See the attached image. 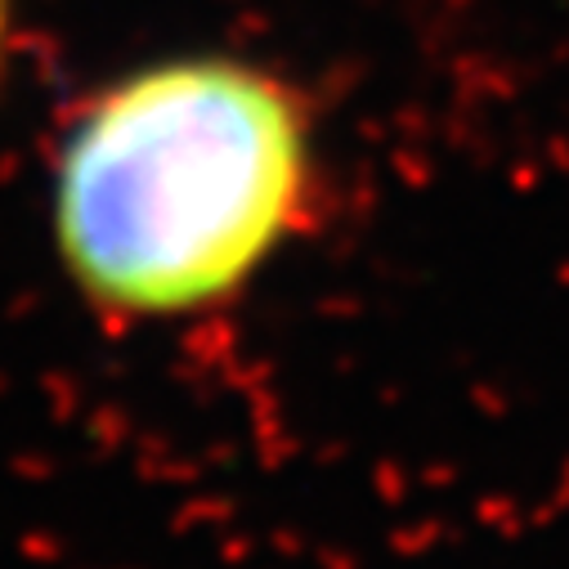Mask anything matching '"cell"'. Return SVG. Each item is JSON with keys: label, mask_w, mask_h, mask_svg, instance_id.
<instances>
[{"label": "cell", "mask_w": 569, "mask_h": 569, "mask_svg": "<svg viewBox=\"0 0 569 569\" xmlns=\"http://www.w3.org/2000/svg\"><path fill=\"white\" fill-rule=\"evenodd\" d=\"M315 121L292 81L233 54L144 63L94 90L54 162V247L103 319L216 310L310 229Z\"/></svg>", "instance_id": "1"}, {"label": "cell", "mask_w": 569, "mask_h": 569, "mask_svg": "<svg viewBox=\"0 0 569 569\" xmlns=\"http://www.w3.org/2000/svg\"><path fill=\"white\" fill-rule=\"evenodd\" d=\"M10 41H14V0H0V68L10 59Z\"/></svg>", "instance_id": "2"}]
</instances>
